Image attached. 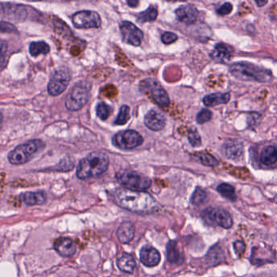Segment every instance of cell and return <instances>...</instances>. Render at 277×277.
<instances>
[{"label": "cell", "mask_w": 277, "mask_h": 277, "mask_svg": "<svg viewBox=\"0 0 277 277\" xmlns=\"http://www.w3.org/2000/svg\"><path fill=\"white\" fill-rule=\"evenodd\" d=\"M114 199L120 208L131 212L148 214L153 213L160 208L159 204L150 194L127 188L117 189L115 192Z\"/></svg>", "instance_id": "obj_1"}, {"label": "cell", "mask_w": 277, "mask_h": 277, "mask_svg": "<svg viewBox=\"0 0 277 277\" xmlns=\"http://www.w3.org/2000/svg\"><path fill=\"white\" fill-rule=\"evenodd\" d=\"M108 166V156L105 153H90L79 163L76 175L81 180H86L104 173Z\"/></svg>", "instance_id": "obj_2"}, {"label": "cell", "mask_w": 277, "mask_h": 277, "mask_svg": "<svg viewBox=\"0 0 277 277\" xmlns=\"http://www.w3.org/2000/svg\"><path fill=\"white\" fill-rule=\"evenodd\" d=\"M232 76L242 81H252L267 83L273 80L270 70L248 62L234 63L229 68Z\"/></svg>", "instance_id": "obj_3"}, {"label": "cell", "mask_w": 277, "mask_h": 277, "mask_svg": "<svg viewBox=\"0 0 277 277\" xmlns=\"http://www.w3.org/2000/svg\"><path fill=\"white\" fill-rule=\"evenodd\" d=\"M45 144L41 140H31L26 143L22 144L14 150H12L8 155V160L14 165H21L26 164L32 159L33 156L38 152Z\"/></svg>", "instance_id": "obj_4"}, {"label": "cell", "mask_w": 277, "mask_h": 277, "mask_svg": "<svg viewBox=\"0 0 277 277\" xmlns=\"http://www.w3.org/2000/svg\"><path fill=\"white\" fill-rule=\"evenodd\" d=\"M90 84L86 81H80L72 87L68 95L65 106L69 111L81 110L90 100Z\"/></svg>", "instance_id": "obj_5"}, {"label": "cell", "mask_w": 277, "mask_h": 277, "mask_svg": "<svg viewBox=\"0 0 277 277\" xmlns=\"http://www.w3.org/2000/svg\"><path fill=\"white\" fill-rule=\"evenodd\" d=\"M141 93L147 95L160 106H168L170 104L169 95L156 80L152 78L145 79L139 85Z\"/></svg>", "instance_id": "obj_6"}, {"label": "cell", "mask_w": 277, "mask_h": 277, "mask_svg": "<svg viewBox=\"0 0 277 277\" xmlns=\"http://www.w3.org/2000/svg\"><path fill=\"white\" fill-rule=\"evenodd\" d=\"M118 182L124 187L133 190L144 191L147 190L151 185L150 178L138 173L126 172L117 175Z\"/></svg>", "instance_id": "obj_7"}, {"label": "cell", "mask_w": 277, "mask_h": 277, "mask_svg": "<svg viewBox=\"0 0 277 277\" xmlns=\"http://www.w3.org/2000/svg\"><path fill=\"white\" fill-rule=\"evenodd\" d=\"M143 138L135 130H124L114 135L112 143L121 150H132L141 145Z\"/></svg>", "instance_id": "obj_8"}, {"label": "cell", "mask_w": 277, "mask_h": 277, "mask_svg": "<svg viewBox=\"0 0 277 277\" xmlns=\"http://www.w3.org/2000/svg\"><path fill=\"white\" fill-rule=\"evenodd\" d=\"M203 217L210 224H216L224 229L233 226V218L227 210L219 208H208L203 213Z\"/></svg>", "instance_id": "obj_9"}, {"label": "cell", "mask_w": 277, "mask_h": 277, "mask_svg": "<svg viewBox=\"0 0 277 277\" xmlns=\"http://www.w3.org/2000/svg\"><path fill=\"white\" fill-rule=\"evenodd\" d=\"M71 74L65 69L57 70L54 72L48 84V92L52 96L62 94L69 84Z\"/></svg>", "instance_id": "obj_10"}, {"label": "cell", "mask_w": 277, "mask_h": 277, "mask_svg": "<svg viewBox=\"0 0 277 277\" xmlns=\"http://www.w3.org/2000/svg\"><path fill=\"white\" fill-rule=\"evenodd\" d=\"M72 23L76 28H100L101 18L100 15L93 11H81L72 16Z\"/></svg>", "instance_id": "obj_11"}, {"label": "cell", "mask_w": 277, "mask_h": 277, "mask_svg": "<svg viewBox=\"0 0 277 277\" xmlns=\"http://www.w3.org/2000/svg\"><path fill=\"white\" fill-rule=\"evenodd\" d=\"M120 33L122 36L123 42L132 46H139L143 40V32L139 30L134 24L130 21H123L120 24Z\"/></svg>", "instance_id": "obj_12"}, {"label": "cell", "mask_w": 277, "mask_h": 277, "mask_svg": "<svg viewBox=\"0 0 277 277\" xmlns=\"http://www.w3.org/2000/svg\"><path fill=\"white\" fill-rule=\"evenodd\" d=\"M144 123L150 130L160 131L166 125V118L160 111L150 110L144 118Z\"/></svg>", "instance_id": "obj_13"}, {"label": "cell", "mask_w": 277, "mask_h": 277, "mask_svg": "<svg viewBox=\"0 0 277 277\" xmlns=\"http://www.w3.org/2000/svg\"><path fill=\"white\" fill-rule=\"evenodd\" d=\"M161 260V256L157 249L150 246L144 245L140 251V261L144 266L151 268L157 266Z\"/></svg>", "instance_id": "obj_14"}, {"label": "cell", "mask_w": 277, "mask_h": 277, "mask_svg": "<svg viewBox=\"0 0 277 277\" xmlns=\"http://www.w3.org/2000/svg\"><path fill=\"white\" fill-rule=\"evenodd\" d=\"M175 13L178 21L187 26H190L192 24L194 23L199 16L198 10L191 5L180 6L175 10Z\"/></svg>", "instance_id": "obj_15"}, {"label": "cell", "mask_w": 277, "mask_h": 277, "mask_svg": "<svg viewBox=\"0 0 277 277\" xmlns=\"http://www.w3.org/2000/svg\"><path fill=\"white\" fill-rule=\"evenodd\" d=\"M223 155L229 160H238L242 155V143L238 140H228L222 146Z\"/></svg>", "instance_id": "obj_16"}, {"label": "cell", "mask_w": 277, "mask_h": 277, "mask_svg": "<svg viewBox=\"0 0 277 277\" xmlns=\"http://www.w3.org/2000/svg\"><path fill=\"white\" fill-rule=\"evenodd\" d=\"M234 49L229 45L224 43H218L215 49L210 54V58L219 63H226L230 60L234 55Z\"/></svg>", "instance_id": "obj_17"}, {"label": "cell", "mask_w": 277, "mask_h": 277, "mask_svg": "<svg viewBox=\"0 0 277 277\" xmlns=\"http://www.w3.org/2000/svg\"><path fill=\"white\" fill-rule=\"evenodd\" d=\"M56 251L63 257H71L76 252V245L70 238H61L54 244Z\"/></svg>", "instance_id": "obj_18"}, {"label": "cell", "mask_w": 277, "mask_h": 277, "mask_svg": "<svg viewBox=\"0 0 277 277\" xmlns=\"http://www.w3.org/2000/svg\"><path fill=\"white\" fill-rule=\"evenodd\" d=\"M135 229L131 222L125 221L120 224L116 232L118 240L122 244L130 243L134 238Z\"/></svg>", "instance_id": "obj_19"}, {"label": "cell", "mask_w": 277, "mask_h": 277, "mask_svg": "<svg viewBox=\"0 0 277 277\" xmlns=\"http://www.w3.org/2000/svg\"><path fill=\"white\" fill-rule=\"evenodd\" d=\"M116 264L121 272L131 274L134 273V268L136 267V261L131 254L123 253L118 257Z\"/></svg>", "instance_id": "obj_20"}, {"label": "cell", "mask_w": 277, "mask_h": 277, "mask_svg": "<svg viewBox=\"0 0 277 277\" xmlns=\"http://www.w3.org/2000/svg\"><path fill=\"white\" fill-rule=\"evenodd\" d=\"M21 199L24 204L28 206L42 205L46 201V196L43 192H27L21 194Z\"/></svg>", "instance_id": "obj_21"}, {"label": "cell", "mask_w": 277, "mask_h": 277, "mask_svg": "<svg viewBox=\"0 0 277 277\" xmlns=\"http://www.w3.org/2000/svg\"><path fill=\"white\" fill-rule=\"evenodd\" d=\"M230 100L229 93H215L207 95L204 98V104L207 106H215L220 104H226Z\"/></svg>", "instance_id": "obj_22"}, {"label": "cell", "mask_w": 277, "mask_h": 277, "mask_svg": "<svg viewBox=\"0 0 277 277\" xmlns=\"http://www.w3.org/2000/svg\"><path fill=\"white\" fill-rule=\"evenodd\" d=\"M167 258L171 263H181L184 260L182 254L175 241H170L166 246Z\"/></svg>", "instance_id": "obj_23"}, {"label": "cell", "mask_w": 277, "mask_h": 277, "mask_svg": "<svg viewBox=\"0 0 277 277\" xmlns=\"http://www.w3.org/2000/svg\"><path fill=\"white\" fill-rule=\"evenodd\" d=\"M260 160L265 165H273L277 160V151L275 146H268L263 149Z\"/></svg>", "instance_id": "obj_24"}, {"label": "cell", "mask_w": 277, "mask_h": 277, "mask_svg": "<svg viewBox=\"0 0 277 277\" xmlns=\"http://www.w3.org/2000/svg\"><path fill=\"white\" fill-rule=\"evenodd\" d=\"M224 258V254L223 249L218 245H215L208 252L207 260L210 265H217L218 263L223 262Z\"/></svg>", "instance_id": "obj_25"}, {"label": "cell", "mask_w": 277, "mask_h": 277, "mask_svg": "<svg viewBox=\"0 0 277 277\" xmlns=\"http://www.w3.org/2000/svg\"><path fill=\"white\" fill-rule=\"evenodd\" d=\"M216 190L221 196L224 197L229 201H236L237 194H236L235 188L233 185L227 184V183H222L220 185H218Z\"/></svg>", "instance_id": "obj_26"}, {"label": "cell", "mask_w": 277, "mask_h": 277, "mask_svg": "<svg viewBox=\"0 0 277 277\" xmlns=\"http://www.w3.org/2000/svg\"><path fill=\"white\" fill-rule=\"evenodd\" d=\"M158 16V10L156 7L150 6L148 9L144 12H140L137 16V20L139 23H145V22H150L156 20Z\"/></svg>", "instance_id": "obj_27"}, {"label": "cell", "mask_w": 277, "mask_h": 277, "mask_svg": "<svg viewBox=\"0 0 277 277\" xmlns=\"http://www.w3.org/2000/svg\"><path fill=\"white\" fill-rule=\"evenodd\" d=\"M50 51V46L45 42H35L30 44V52L32 56L46 55Z\"/></svg>", "instance_id": "obj_28"}, {"label": "cell", "mask_w": 277, "mask_h": 277, "mask_svg": "<svg viewBox=\"0 0 277 277\" xmlns=\"http://www.w3.org/2000/svg\"><path fill=\"white\" fill-rule=\"evenodd\" d=\"M198 159L204 166L215 167L219 165V161L212 155L208 152L198 153Z\"/></svg>", "instance_id": "obj_29"}, {"label": "cell", "mask_w": 277, "mask_h": 277, "mask_svg": "<svg viewBox=\"0 0 277 277\" xmlns=\"http://www.w3.org/2000/svg\"><path fill=\"white\" fill-rule=\"evenodd\" d=\"M130 119V108L127 105H123L120 109V112L115 120V124L117 125H124Z\"/></svg>", "instance_id": "obj_30"}, {"label": "cell", "mask_w": 277, "mask_h": 277, "mask_svg": "<svg viewBox=\"0 0 277 277\" xmlns=\"http://www.w3.org/2000/svg\"><path fill=\"white\" fill-rule=\"evenodd\" d=\"M207 199V193L202 188H196L194 193L192 194L191 204L194 206H199L203 204Z\"/></svg>", "instance_id": "obj_31"}, {"label": "cell", "mask_w": 277, "mask_h": 277, "mask_svg": "<svg viewBox=\"0 0 277 277\" xmlns=\"http://www.w3.org/2000/svg\"><path fill=\"white\" fill-rule=\"evenodd\" d=\"M111 112V107L105 103L101 102L97 105L96 113L100 120H106Z\"/></svg>", "instance_id": "obj_32"}, {"label": "cell", "mask_w": 277, "mask_h": 277, "mask_svg": "<svg viewBox=\"0 0 277 277\" xmlns=\"http://www.w3.org/2000/svg\"><path fill=\"white\" fill-rule=\"evenodd\" d=\"M7 64V44L0 39V72L4 69Z\"/></svg>", "instance_id": "obj_33"}, {"label": "cell", "mask_w": 277, "mask_h": 277, "mask_svg": "<svg viewBox=\"0 0 277 277\" xmlns=\"http://www.w3.org/2000/svg\"><path fill=\"white\" fill-rule=\"evenodd\" d=\"M188 139L190 141V145L193 147H199L201 146V137L196 130H193L188 134Z\"/></svg>", "instance_id": "obj_34"}, {"label": "cell", "mask_w": 277, "mask_h": 277, "mask_svg": "<svg viewBox=\"0 0 277 277\" xmlns=\"http://www.w3.org/2000/svg\"><path fill=\"white\" fill-rule=\"evenodd\" d=\"M212 117V112L208 109H202L197 115V122L199 124H204L208 122Z\"/></svg>", "instance_id": "obj_35"}, {"label": "cell", "mask_w": 277, "mask_h": 277, "mask_svg": "<svg viewBox=\"0 0 277 277\" xmlns=\"http://www.w3.org/2000/svg\"><path fill=\"white\" fill-rule=\"evenodd\" d=\"M177 35L173 32H165L161 35V41L163 43L169 45L173 43L177 40Z\"/></svg>", "instance_id": "obj_36"}, {"label": "cell", "mask_w": 277, "mask_h": 277, "mask_svg": "<svg viewBox=\"0 0 277 277\" xmlns=\"http://www.w3.org/2000/svg\"><path fill=\"white\" fill-rule=\"evenodd\" d=\"M233 11V5L230 2H225L224 4L219 7L217 10V13L219 16H226L231 13Z\"/></svg>", "instance_id": "obj_37"}, {"label": "cell", "mask_w": 277, "mask_h": 277, "mask_svg": "<svg viewBox=\"0 0 277 277\" xmlns=\"http://www.w3.org/2000/svg\"><path fill=\"white\" fill-rule=\"evenodd\" d=\"M16 31V29L12 24L7 23L5 21L0 22V32L1 33H13Z\"/></svg>", "instance_id": "obj_38"}, {"label": "cell", "mask_w": 277, "mask_h": 277, "mask_svg": "<svg viewBox=\"0 0 277 277\" xmlns=\"http://www.w3.org/2000/svg\"><path fill=\"white\" fill-rule=\"evenodd\" d=\"M234 250L238 256H241L245 252V245L242 241H237L234 243Z\"/></svg>", "instance_id": "obj_39"}, {"label": "cell", "mask_w": 277, "mask_h": 277, "mask_svg": "<svg viewBox=\"0 0 277 277\" xmlns=\"http://www.w3.org/2000/svg\"><path fill=\"white\" fill-rule=\"evenodd\" d=\"M127 4L130 7H136L139 5V0H127Z\"/></svg>", "instance_id": "obj_40"}, {"label": "cell", "mask_w": 277, "mask_h": 277, "mask_svg": "<svg viewBox=\"0 0 277 277\" xmlns=\"http://www.w3.org/2000/svg\"><path fill=\"white\" fill-rule=\"evenodd\" d=\"M254 1L256 2L257 6L259 7L265 6L268 2V0H254Z\"/></svg>", "instance_id": "obj_41"}, {"label": "cell", "mask_w": 277, "mask_h": 277, "mask_svg": "<svg viewBox=\"0 0 277 277\" xmlns=\"http://www.w3.org/2000/svg\"><path fill=\"white\" fill-rule=\"evenodd\" d=\"M169 1H173V2H177V1H180V2H185V1H187V0H169Z\"/></svg>", "instance_id": "obj_42"}, {"label": "cell", "mask_w": 277, "mask_h": 277, "mask_svg": "<svg viewBox=\"0 0 277 277\" xmlns=\"http://www.w3.org/2000/svg\"><path fill=\"white\" fill-rule=\"evenodd\" d=\"M1 124H2V116L0 114V127H1Z\"/></svg>", "instance_id": "obj_43"}]
</instances>
